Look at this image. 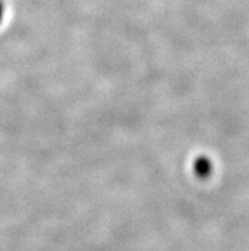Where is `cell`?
<instances>
[{
  "instance_id": "cell-1",
  "label": "cell",
  "mask_w": 249,
  "mask_h": 251,
  "mask_svg": "<svg viewBox=\"0 0 249 251\" xmlns=\"http://www.w3.org/2000/svg\"><path fill=\"white\" fill-rule=\"evenodd\" d=\"M193 172L197 177L202 178V180L210 177L212 174L211 159L206 156L197 157L195 159V163H193Z\"/></svg>"
},
{
  "instance_id": "cell-2",
  "label": "cell",
  "mask_w": 249,
  "mask_h": 251,
  "mask_svg": "<svg viewBox=\"0 0 249 251\" xmlns=\"http://www.w3.org/2000/svg\"><path fill=\"white\" fill-rule=\"evenodd\" d=\"M3 16H4V3L3 0H0V23L3 21Z\"/></svg>"
}]
</instances>
